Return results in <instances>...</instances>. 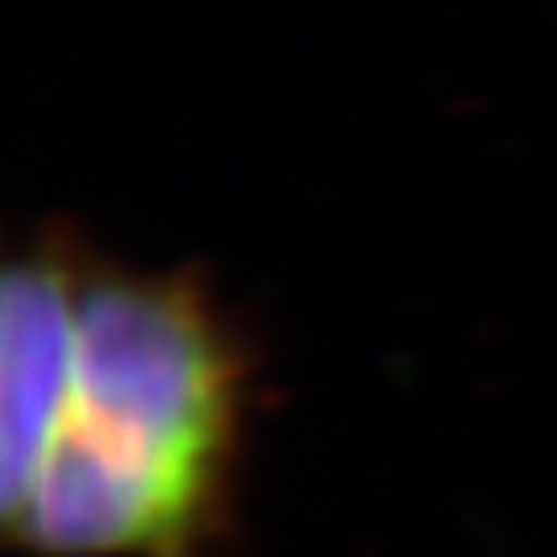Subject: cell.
Returning <instances> with one entry per match:
<instances>
[{
	"instance_id": "cell-1",
	"label": "cell",
	"mask_w": 557,
	"mask_h": 557,
	"mask_svg": "<svg viewBox=\"0 0 557 557\" xmlns=\"http://www.w3.org/2000/svg\"><path fill=\"white\" fill-rule=\"evenodd\" d=\"M244 372L182 277L83 269L71 400L4 508L29 557H199L220 533Z\"/></svg>"
},
{
	"instance_id": "cell-2",
	"label": "cell",
	"mask_w": 557,
	"mask_h": 557,
	"mask_svg": "<svg viewBox=\"0 0 557 557\" xmlns=\"http://www.w3.org/2000/svg\"><path fill=\"white\" fill-rule=\"evenodd\" d=\"M83 264L38 244L4 273L0 298V508L17 504L59 430L75 376Z\"/></svg>"
}]
</instances>
